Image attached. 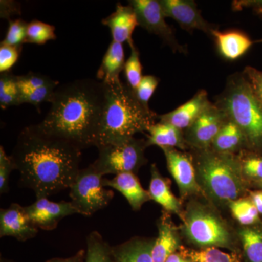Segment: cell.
Instances as JSON below:
<instances>
[{"mask_svg": "<svg viewBox=\"0 0 262 262\" xmlns=\"http://www.w3.org/2000/svg\"><path fill=\"white\" fill-rule=\"evenodd\" d=\"M10 156L19 184L38 199L70 189L80 170L82 150L37 124L20 131Z\"/></svg>", "mask_w": 262, "mask_h": 262, "instance_id": "6da1fadb", "label": "cell"}, {"mask_svg": "<svg viewBox=\"0 0 262 262\" xmlns=\"http://www.w3.org/2000/svg\"><path fill=\"white\" fill-rule=\"evenodd\" d=\"M106 100V86L94 79L59 84L39 126L82 150L96 146Z\"/></svg>", "mask_w": 262, "mask_h": 262, "instance_id": "7a4b0ae2", "label": "cell"}, {"mask_svg": "<svg viewBox=\"0 0 262 262\" xmlns=\"http://www.w3.org/2000/svg\"><path fill=\"white\" fill-rule=\"evenodd\" d=\"M105 84V83H104ZM106 86V100L96 146L118 144L147 132L158 115L139 102L127 83L119 80Z\"/></svg>", "mask_w": 262, "mask_h": 262, "instance_id": "3957f363", "label": "cell"}, {"mask_svg": "<svg viewBox=\"0 0 262 262\" xmlns=\"http://www.w3.org/2000/svg\"><path fill=\"white\" fill-rule=\"evenodd\" d=\"M196 178L201 190L220 205L238 199L246 189L239 155L216 152L211 149L196 151Z\"/></svg>", "mask_w": 262, "mask_h": 262, "instance_id": "277c9868", "label": "cell"}, {"mask_svg": "<svg viewBox=\"0 0 262 262\" xmlns=\"http://www.w3.org/2000/svg\"><path fill=\"white\" fill-rule=\"evenodd\" d=\"M215 104L243 131L248 151L262 155V103L253 94L243 73L229 76Z\"/></svg>", "mask_w": 262, "mask_h": 262, "instance_id": "5b68a950", "label": "cell"}, {"mask_svg": "<svg viewBox=\"0 0 262 262\" xmlns=\"http://www.w3.org/2000/svg\"><path fill=\"white\" fill-rule=\"evenodd\" d=\"M182 218L184 235L199 249L222 248L237 252L228 227L211 208L191 203Z\"/></svg>", "mask_w": 262, "mask_h": 262, "instance_id": "8992f818", "label": "cell"}, {"mask_svg": "<svg viewBox=\"0 0 262 262\" xmlns=\"http://www.w3.org/2000/svg\"><path fill=\"white\" fill-rule=\"evenodd\" d=\"M103 179L93 164L80 169L70 187L71 203L79 214L92 215L113 201L115 193L103 186Z\"/></svg>", "mask_w": 262, "mask_h": 262, "instance_id": "52a82bcc", "label": "cell"}, {"mask_svg": "<svg viewBox=\"0 0 262 262\" xmlns=\"http://www.w3.org/2000/svg\"><path fill=\"white\" fill-rule=\"evenodd\" d=\"M146 141L131 138L118 144L98 148V157L93 165L103 176L137 172L147 160L144 151Z\"/></svg>", "mask_w": 262, "mask_h": 262, "instance_id": "ba28073f", "label": "cell"}, {"mask_svg": "<svg viewBox=\"0 0 262 262\" xmlns=\"http://www.w3.org/2000/svg\"><path fill=\"white\" fill-rule=\"evenodd\" d=\"M128 3L135 11L139 27L158 36L174 53H187V48L178 42L173 29L167 24L159 1L130 0Z\"/></svg>", "mask_w": 262, "mask_h": 262, "instance_id": "9c48e42d", "label": "cell"}, {"mask_svg": "<svg viewBox=\"0 0 262 262\" xmlns=\"http://www.w3.org/2000/svg\"><path fill=\"white\" fill-rule=\"evenodd\" d=\"M227 117L222 108L215 103H210L195 121L184 131L187 146L196 151L211 149Z\"/></svg>", "mask_w": 262, "mask_h": 262, "instance_id": "30bf717a", "label": "cell"}, {"mask_svg": "<svg viewBox=\"0 0 262 262\" xmlns=\"http://www.w3.org/2000/svg\"><path fill=\"white\" fill-rule=\"evenodd\" d=\"M164 155L170 175L178 186L182 196L196 194L201 190L196 178L194 158L189 153L176 148L163 147Z\"/></svg>", "mask_w": 262, "mask_h": 262, "instance_id": "8fae6325", "label": "cell"}, {"mask_svg": "<svg viewBox=\"0 0 262 262\" xmlns=\"http://www.w3.org/2000/svg\"><path fill=\"white\" fill-rule=\"evenodd\" d=\"M165 18L174 19L183 29L192 33L202 31L211 36L215 29L203 18L193 0H159Z\"/></svg>", "mask_w": 262, "mask_h": 262, "instance_id": "7c38bea8", "label": "cell"}, {"mask_svg": "<svg viewBox=\"0 0 262 262\" xmlns=\"http://www.w3.org/2000/svg\"><path fill=\"white\" fill-rule=\"evenodd\" d=\"M25 210L34 226L46 231L53 230L63 218L78 213L71 202L57 203L48 198H38Z\"/></svg>", "mask_w": 262, "mask_h": 262, "instance_id": "4fadbf2b", "label": "cell"}, {"mask_svg": "<svg viewBox=\"0 0 262 262\" xmlns=\"http://www.w3.org/2000/svg\"><path fill=\"white\" fill-rule=\"evenodd\" d=\"M17 80L22 103H30L39 111L43 102L51 103L60 84L58 81L53 80L49 76L37 72L17 75Z\"/></svg>", "mask_w": 262, "mask_h": 262, "instance_id": "5bb4252c", "label": "cell"}, {"mask_svg": "<svg viewBox=\"0 0 262 262\" xmlns=\"http://www.w3.org/2000/svg\"><path fill=\"white\" fill-rule=\"evenodd\" d=\"M37 227L29 219L25 207L12 203L0 210V237H12L24 242L37 235Z\"/></svg>", "mask_w": 262, "mask_h": 262, "instance_id": "9a60e30c", "label": "cell"}, {"mask_svg": "<svg viewBox=\"0 0 262 262\" xmlns=\"http://www.w3.org/2000/svg\"><path fill=\"white\" fill-rule=\"evenodd\" d=\"M211 102L208 93L205 90H200L190 100L182 106L170 113L158 115V120L184 131L195 121Z\"/></svg>", "mask_w": 262, "mask_h": 262, "instance_id": "2e32d148", "label": "cell"}, {"mask_svg": "<svg viewBox=\"0 0 262 262\" xmlns=\"http://www.w3.org/2000/svg\"><path fill=\"white\" fill-rule=\"evenodd\" d=\"M103 183L105 187L121 193L134 211H139L144 203L151 201L149 192L142 187L134 173L117 174L113 179H103Z\"/></svg>", "mask_w": 262, "mask_h": 262, "instance_id": "e0dca14e", "label": "cell"}, {"mask_svg": "<svg viewBox=\"0 0 262 262\" xmlns=\"http://www.w3.org/2000/svg\"><path fill=\"white\" fill-rule=\"evenodd\" d=\"M101 23L110 28L113 41L122 44L132 40L133 33L139 26L134 8L129 4L124 6L120 3L115 11L103 18Z\"/></svg>", "mask_w": 262, "mask_h": 262, "instance_id": "ac0fdd59", "label": "cell"}, {"mask_svg": "<svg viewBox=\"0 0 262 262\" xmlns=\"http://www.w3.org/2000/svg\"><path fill=\"white\" fill-rule=\"evenodd\" d=\"M158 235L152 248L153 262H165L169 256L180 249L178 229L168 215L163 214L158 222Z\"/></svg>", "mask_w": 262, "mask_h": 262, "instance_id": "d6986e66", "label": "cell"}, {"mask_svg": "<svg viewBox=\"0 0 262 262\" xmlns=\"http://www.w3.org/2000/svg\"><path fill=\"white\" fill-rule=\"evenodd\" d=\"M211 37L216 43L221 56L229 61H234L244 56L254 43L247 34L239 31L220 32L214 29Z\"/></svg>", "mask_w": 262, "mask_h": 262, "instance_id": "ffe728a7", "label": "cell"}, {"mask_svg": "<svg viewBox=\"0 0 262 262\" xmlns=\"http://www.w3.org/2000/svg\"><path fill=\"white\" fill-rule=\"evenodd\" d=\"M211 149L216 152L235 155L238 151L248 150V147L243 131L227 117L212 143Z\"/></svg>", "mask_w": 262, "mask_h": 262, "instance_id": "44dd1931", "label": "cell"}, {"mask_svg": "<svg viewBox=\"0 0 262 262\" xmlns=\"http://www.w3.org/2000/svg\"><path fill=\"white\" fill-rule=\"evenodd\" d=\"M149 192L151 201L160 205L167 212L182 215V205L178 198L171 191L166 179L164 178L157 168L156 164H152L150 168Z\"/></svg>", "mask_w": 262, "mask_h": 262, "instance_id": "7402d4cb", "label": "cell"}, {"mask_svg": "<svg viewBox=\"0 0 262 262\" xmlns=\"http://www.w3.org/2000/svg\"><path fill=\"white\" fill-rule=\"evenodd\" d=\"M155 239H130L113 247L116 262H153L152 248Z\"/></svg>", "mask_w": 262, "mask_h": 262, "instance_id": "603a6c76", "label": "cell"}, {"mask_svg": "<svg viewBox=\"0 0 262 262\" xmlns=\"http://www.w3.org/2000/svg\"><path fill=\"white\" fill-rule=\"evenodd\" d=\"M125 53L122 43L112 41L98 69L96 77L105 84L120 80V73L125 64Z\"/></svg>", "mask_w": 262, "mask_h": 262, "instance_id": "cb8c5ba5", "label": "cell"}, {"mask_svg": "<svg viewBox=\"0 0 262 262\" xmlns=\"http://www.w3.org/2000/svg\"><path fill=\"white\" fill-rule=\"evenodd\" d=\"M147 132L149 133L146 141L147 147L158 146L160 148H179L182 150L187 148L184 131L170 124L160 121L156 122L149 127Z\"/></svg>", "mask_w": 262, "mask_h": 262, "instance_id": "d4e9b609", "label": "cell"}, {"mask_svg": "<svg viewBox=\"0 0 262 262\" xmlns=\"http://www.w3.org/2000/svg\"><path fill=\"white\" fill-rule=\"evenodd\" d=\"M245 262H262V229L258 226L243 227L239 231Z\"/></svg>", "mask_w": 262, "mask_h": 262, "instance_id": "484cf974", "label": "cell"}, {"mask_svg": "<svg viewBox=\"0 0 262 262\" xmlns=\"http://www.w3.org/2000/svg\"><path fill=\"white\" fill-rule=\"evenodd\" d=\"M179 253L194 262H243L237 252H225L220 248H208L205 249H189L181 247Z\"/></svg>", "mask_w": 262, "mask_h": 262, "instance_id": "4316f807", "label": "cell"}, {"mask_svg": "<svg viewBox=\"0 0 262 262\" xmlns=\"http://www.w3.org/2000/svg\"><path fill=\"white\" fill-rule=\"evenodd\" d=\"M85 258L84 262H116L113 246L104 241L97 231L91 232L86 238Z\"/></svg>", "mask_w": 262, "mask_h": 262, "instance_id": "83f0119b", "label": "cell"}, {"mask_svg": "<svg viewBox=\"0 0 262 262\" xmlns=\"http://www.w3.org/2000/svg\"><path fill=\"white\" fill-rule=\"evenodd\" d=\"M22 104L17 75L11 71L0 74V106L3 110Z\"/></svg>", "mask_w": 262, "mask_h": 262, "instance_id": "f1b7e54d", "label": "cell"}, {"mask_svg": "<svg viewBox=\"0 0 262 262\" xmlns=\"http://www.w3.org/2000/svg\"><path fill=\"white\" fill-rule=\"evenodd\" d=\"M228 206L235 220L244 227L255 226L259 222V213L250 198H238Z\"/></svg>", "mask_w": 262, "mask_h": 262, "instance_id": "f546056e", "label": "cell"}, {"mask_svg": "<svg viewBox=\"0 0 262 262\" xmlns=\"http://www.w3.org/2000/svg\"><path fill=\"white\" fill-rule=\"evenodd\" d=\"M56 27L40 21L34 20L29 22L27 27L26 43L29 44L45 45L48 41L56 39Z\"/></svg>", "mask_w": 262, "mask_h": 262, "instance_id": "4dcf8cb0", "label": "cell"}, {"mask_svg": "<svg viewBox=\"0 0 262 262\" xmlns=\"http://www.w3.org/2000/svg\"><path fill=\"white\" fill-rule=\"evenodd\" d=\"M130 48V55L125 61L124 72L127 83L133 90H135L142 79V65L140 60L139 49L134 44V40L127 43Z\"/></svg>", "mask_w": 262, "mask_h": 262, "instance_id": "1f68e13d", "label": "cell"}, {"mask_svg": "<svg viewBox=\"0 0 262 262\" xmlns=\"http://www.w3.org/2000/svg\"><path fill=\"white\" fill-rule=\"evenodd\" d=\"M9 27L8 32L3 39L2 45L5 46H15V47H23L27 39V27L28 24L22 19L8 20Z\"/></svg>", "mask_w": 262, "mask_h": 262, "instance_id": "d6a6232c", "label": "cell"}, {"mask_svg": "<svg viewBox=\"0 0 262 262\" xmlns=\"http://www.w3.org/2000/svg\"><path fill=\"white\" fill-rule=\"evenodd\" d=\"M245 156L239 155L244 177L254 179L256 182L262 180V155L245 150Z\"/></svg>", "mask_w": 262, "mask_h": 262, "instance_id": "836d02e7", "label": "cell"}, {"mask_svg": "<svg viewBox=\"0 0 262 262\" xmlns=\"http://www.w3.org/2000/svg\"><path fill=\"white\" fill-rule=\"evenodd\" d=\"M159 82V78L155 76H143L140 83L135 90H134L136 98L144 107L150 108L149 105L150 99L156 91Z\"/></svg>", "mask_w": 262, "mask_h": 262, "instance_id": "e575fe53", "label": "cell"}, {"mask_svg": "<svg viewBox=\"0 0 262 262\" xmlns=\"http://www.w3.org/2000/svg\"><path fill=\"white\" fill-rule=\"evenodd\" d=\"M15 170L14 163L10 155H7L3 146H0V193L9 192L10 174Z\"/></svg>", "mask_w": 262, "mask_h": 262, "instance_id": "d590c367", "label": "cell"}, {"mask_svg": "<svg viewBox=\"0 0 262 262\" xmlns=\"http://www.w3.org/2000/svg\"><path fill=\"white\" fill-rule=\"evenodd\" d=\"M22 47L15 46H0V72H9L11 71L13 66L18 61Z\"/></svg>", "mask_w": 262, "mask_h": 262, "instance_id": "8d00e7d4", "label": "cell"}, {"mask_svg": "<svg viewBox=\"0 0 262 262\" xmlns=\"http://www.w3.org/2000/svg\"><path fill=\"white\" fill-rule=\"evenodd\" d=\"M242 73L253 94L262 103V71L247 66Z\"/></svg>", "mask_w": 262, "mask_h": 262, "instance_id": "74e56055", "label": "cell"}, {"mask_svg": "<svg viewBox=\"0 0 262 262\" xmlns=\"http://www.w3.org/2000/svg\"><path fill=\"white\" fill-rule=\"evenodd\" d=\"M20 5L14 1H1V18L10 20V16L13 15H20Z\"/></svg>", "mask_w": 262, "mask_h": 262, "instance_id": "f35d334b", "label": "cell"}, {"mask_svg": "<svg viewBox=\"0 0 262 262\" xmlns=\"http://www.w3.org/2000/svg\"><path fill=\"white\" fill-rule=\"evenodd\" d=\"M244 8H251L262 13V0H239L232 3V9L236 11Z\"/></svg>", "mask_w": 262, "mask_h": 262, "instance_id": "ab89813d", "label": "cell"}, {"mask_svg": "<svg viewBox=\"0 0 262 262\" xmlns=\"http://www.w3.org/2000/svg\"><path fill=\"white\" fill-rule=\"evenodd\" d=\"M86 250L77 251L74 256L68 258H53L46 262H84L85 258Z\"/></svg>", "mask_w": 262, "mask_h": 262, "instance_id": "60d3db41", "label": "cell"}, {"mask_svg": "<svg viewBox=\"0 0 262 262\" xmlns=\"http://www.w3.org/2000/svg\"><path fill=\"white\" fill-rule=\"evenodd\" d=\"M250 199L257 208L259 214L262 215V191H256L251 193Z\"/></svg>", "mask_w": 262, "mask_h": 262, "instance_id": "b9f144b4", "label": "cell"}, {"mask_svg": "<svg viewBox=\"0 0 262 262\" xmlns=\"http://www.w3.org/2000/svg\"><path fill=\"white\" fill-rule=\"evenodd\" d=\"M165 262H194L190 258L184 257L179 253H174L170 255Z\"/></svg>", "mask_w": 262, "mask_h": 262, "instance_id": "7bdbcfd3", "label": "cell"}, {"mask_svg": "<svg viewBox=\"0 0 262 262\" xmlns=\"http://www.w3.org/2000/svg\"><path fill=\"white\" fill-rule=\"evenodd\" d=\"M257 184L258 187H260L262 189V180L260 181V182H257Z\"/></svg>", "mask_w": 262, "mask_h": 262, "instance_id": "ee69618b", "label": "cell"}, {"mask_svg": "<svg viewBox=\"0 0 262 262\" xmlns=\"http://www.w3.org/2000/svg\"><path fill=\"white\" fill-rule=\"evenodd\" d=\"M1 262H14V261H10V260L3 259V258H2Z\"/></svg>", "mask_w": 262, "mask_h": 262, "instance_id": "f6af8a7d", "label": "cell"}, {"mask_svg": "<svg viewBox=\"0 0 262 262\" xmlns=\"http://www.w3.org/2000/svg\"><path fill=\"white\" fill-rule=\"evenodd\" d=\"M258 42H262V39H261V40H258L257 41Z\"/></svg>", "mask_w": 262, "mask_h": 262, "instance_id": "bcb514c9", "label": "cell"}]
</instances>
